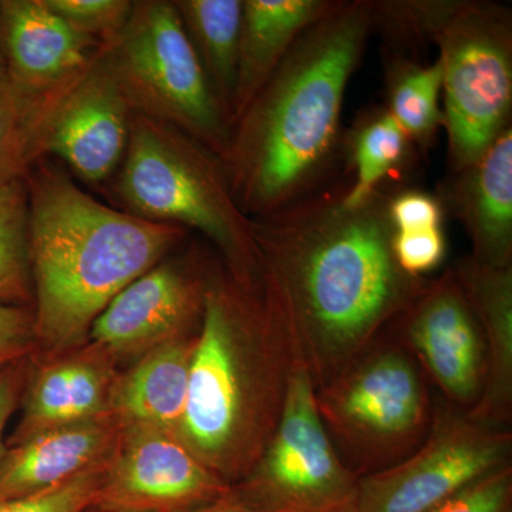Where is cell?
<instances>
[{
    "label": "cell",
    "mask_w": 512,
    "mask_h": 512,
    "mask_svg": "<svg viewBox=\"0 0 512 512\" xmlns=\"http://www.w3.org/2000/svg\"><path fill=\"white\" fill-rule=\"evenodd\" d=\"M389 201L377 190L352 205L342 191L252 221L259 299L315 390L392 328L427 284L394 258Z\"/></svg>",
    "instance_id": "cell-1"
},
{
    "label": "cell",
    "mask_w": 512,
    "mask_h": 512,
    "mask_svg": "<svg viewBox=\"0 0 512 512\" xmlns=\"http://www.w3.org/2000/svg\"><path fill=\"white\" fill-rule=\"evenodd\" d=\"M373 29L372 2H333L235 121L222 157L242 214L262 218L282 210L323 174L338 144L350 77Z\"/></svg>",
    "instance_id": "cell-2"
},
{
    "label": "cell",
    "mask_w": 512,
    "mask_h": 512,
    "mask_svg": "<svg viewBox=\"0 0 512 512\" xmlns=\"http://www.w3.org/2000/svg\"><path fill=\"white\" fill-rule=\"evenodd\" d=\"M23 181L37 342L50 349L74 348L106 306L173 247L183 229L113 210L46 164Z\"/></svg>",
    "instance_id": "cell-3"
},
{
    "label": "cell",
    "mask_w": 512,
    "mask_h": 512,
    "mask_svg": "<svg viewBox=\"0 0 512 512\" xmlns=\"http://www.w3.org/2000/svg\"><path fill=\"white\" fill-rule=\"evenodd\" d=\"M293 366L252 291L208 286L178 436L229 484L244 477L281 420Z\"/></svg>",
    "instance_id": "cell-4"
},
{
    "label": "cell",
    "mask_w": 512,
    "mask_h": 512,
    "mask_svg": "<svg viewBox=\"0 0 512 512\" xmlns=\"http://www.w3.org/2000/svg\"><path fill=\"white\" fill-rule=\"evenodd\" d=\"M146 114L130 120L119 194L144 220L201 231L227 256L235 284L252 291L258 259L252 221L232 198L227 175L207 148Z\"/></svg>",
    "instance_id": "cell-5"
},
{
    "label": "cell",
    "mask_w": 512,
    "mask_h": 512,
    "mask_svg": "<svg viewBox=\"0 0 512 512\" xmlns=\"http://www.w3.org/2000/svg\"><path fill=\"white\" fill-rule=\"evenodd\" d=\"M315 402L330 441L359 477L409 457L433 421L429 380L392 329L315 390Z\"/></svg>",
    "instance_id": "cell-6"
},
{
    "label": "cell",
    "mask_w": 512,
    "mask_h": 512,
    "mask_svg": "<svg viewBox=\"0 0 512 512\" xmlns=\"http://www.w3.org/2000/svg\"><path fill=\"white\" fill-rule=\"evenodd\" d=\"M431 42L443 67L441 96L454 173L484 156L511 126L512 19L494 3L448 2Z\"/></svg>",
    "instance_id": "cell-7"
},
{
    "label": "cell",
    "mask_w": 512,
    "mask_h": 512,
    "mask_svg": "<svg viewBox=\"0 0 512 512\" xmlns=\"http://www.w3.org/2000/svg\"><path fill=\"white\" fill-rule=\"evenodd\" d=\"M131 106L224 154L231 130L175 3H134L126 28L106 47Z\"/></svg>",
    "instance_id": "cell-8"
},
{
    "label": "cell",
    "mask_w": 512,
    "mask_h": 512,
    "mask_svg": "<svg viewBox=\"0 0 512 512\" xmlns=\"http://www.w3.org/2000/svg\"><path fill=\"white\" fill-rule=\"evenodd\" d=\"M360 477L340 458L295 362L278 426L235 493L258 512H355Z\"/></svg>",
    "instance_id": "cell-9"
},
{
    "label": "cell",
    "mask_w": 512,
    "mask_h": 512,
    "mask_svg": "<svg viewBox=\"0 0 512 512\" xmlns=\"http://www.w3.org/2000/svg\"><path fill=\"white\" fill-rule=\"evenodd\" d=\"M511 427L434 397L423 443L396 466L360 477L355 512H426L511 464Z\"/></svg>",
    "instance_id": "cell-10"
},
{
    "label": "cell",
    "mask_w": 512,
    "mask_h": 512,
    "mask_svg": "<svg viewBox=\"0 0 512 512\" xmlns=\"http://www.w3.org/2000/svg\"><path fill=\"white\" fill-rule=\"evenodd\" d=\"M390 329L436 387L437 396L466 412L477 406L487 377V350L453 268L427 281Z\"/></svg>",
    "instance_id": "cell-11"
},
{
    "label": "cell",
    "mask_w": 512,
    "mask_h": 512,
    "mask_svg": "<svg viewBox=\"0 0 512 512\" xmlns=\"http://www.w3.org/2000/svg\"><path fill=\"white\" fill-rule=\"evenodd\" d=\"M218 476L168 431L121 430L96 508L128 512H185L231 493Z\"/></svg>",
    "instance_id": "cell-12"
},
{
    "label": "cell",
    "mask_w": 512,
    "mask_h": 512,
    "mask_svg": "<svg viewBox=\"0 0 512 512\" xmlns=\"http://www.w3.org/2000/svg\"><path fill=\"white\" fill-rule=\"evenodd\" d=\"M131 103L109 59H97L64 94L45 140L89 183L106 180L120 163L130 134Z\"/></svg>",
    "instance_id": "cell-13"
},
{
    "label": "cell",
    "mask_w": 512,
    "mask_h": 512,
    "mask_svg": "<svg viewBox=\"0 0 512 512\" xmlns=\"http://www.w3.org/2000/svg\"><path fill=\"white\" fill-rule=\"evenodd\" d=\"M205 289L171 265L131 282L94 320L89 338L111 357L137 355L188 335L201 318Z\"/></svg>",
    "instance_id": "cell-14"
},
{
    "label": "cell",
    "mask_w": 512,
    "mask_h": 512,
    "mask_svg": "<svg viewBox=\"0 0 512 512\" xmlns=\"http://www.w3.org/2000/svg\"><path fill=\"white\" fill-rule=\"evenodd\" d=\"M0 30L6 73L29 93L67 89L97 60L99 42L60 18L45 0H2Z\"/></svg>",
    "instance_id": "cell-15"
},
{
    "label": "cell",
    "mask_w": 512,
    "mask_h": 512,
    "mask_svg": "<svg viewBox=\"0 0 512 512\" xmlns=\"http://www.w3.org/2000/svg\"><path fill=\"white\" fill-rule=\"evenodd\" d=\"M111 360L109 353L90 345L40 366L28 377L19 423L6 447L43 431L110 414L111 387L117 376Z\"/></svg>",
    "instance_id": "cell-16"
},
{
    "label": "cell",
    "mask_w": 512,
    "mask_h": 512,
    "mask_svg": "<svg viewBox=\"0 0 512 512\" xmlns=\"http://www.w3.org/2000/svg\"><path fill=\"white\" fill-rule=\"evenodd\" d=\"M120 436L119 424L107 414L6 447L0 458V500L39 493L79 476L110 458Z\"/></svg>",
    "instance_id": "cell-17"
},
{
    "label": "cell",
    "mask_w": 512,
    "mask_h": 512,
    "mask_svg": "<svg viewBox=\"0 0 512 512\" xmlns=\"http://www.w3.org/2000/svg\"><path fill=\"white\" fill-rule=\"evenodd\" d=\"M483 330L487 377L478 419L511 427L512 420V266L478 264L470 255L451 266Z\"/></svg>",
    "instance_id": "cell-18"
},
{
    "label": "cell",
    "mask_w": 512,
    "mask_h": 512,
    "mask_svg": "<svg viewBox=\"0 0 512 512\" xmlns=\"http://www.w3.org/2000/svg\"><path fill=\"white\" fill-rule=\"evenodd\" d=\"M451 187L478 264L512 266V128L507 127Z\"/></svg>",
    "instance_id": "cell-19"
},
{
    "label": "cell",
    "mask_w": 512,
    "mask_h": 512,
    "mask_svg": "<svg viewBox=\"0 0 512 512\" xmlns=\"http://www.w3.org/2000/svg\"><path fill=\"white\" fill-rule=\"evenodd\" d=\"M197 335H184L148 350L111 387L109 413L121 430L178 434L187 399L188 373Z\"/></svg>",
    "instance_id": "cell-20"
},
{
    "label": "cell",
    "mask_w": 512,
    "mask_h": 512,
    "mask_svg": "<svg viewBox=\"0 0 512 512\" xmlns=\"http://www.w3.org/2000/svg\"><path fill=\"white\" fill-rule=\"evenodd\" d=\"M232 123L247 110L293 43L333 0H244Z\"/></svg>",
    "instance_id": "cell-21"
},
{
    "label": "cell",
    "mask_w": 512,
    "mask_h": 512,
    "mask_svg": "<svg viewBox=\"0 0 512 512\" xmlns=\"http://www.w3.org/2000/svg\"><path fill=\"white\" fill-rule=\"evenodd\" d=\"M174 3L212 92L231 124L244 3L241 0H180Z\"/></svg>",
    "instance_id": "cell-22"
},
{
    "label": "cell",
    "mask_w": 512,
    "mask_h": 512,
    "mask_svg": "<svg viewBox=\"0 0 512 512\" xmlns=\"http://www.w3.org/2000/svg\"><path fill=\"white\" fill-rule=\"evenodd\" d=\"M72 86L33 94L20 89L0 70V190L25 177L30 165L45 153L50 120Z\"/></svg>",
    "instance_id": "cell-23"
},
{
    "label": "cell",
    "mask_w": 512,
    "mask_h": 512,
    "mask_svg": "<svg viewBox=\"0 0 512 512\" xmlns=\"http://www.w3.org/2000/svg\"><path fill=\"white\" fill-rule=\"evenodd\" d=\"M35 302L29 249V202L23 178L0 190V306Z\"/></svg>",
    "instance_id": "cell-24"
},
{
    "label": "cell",
    "mask_w": 512,
    "mask_h": 512,
    "mask_svg": "<svg viewBox=\"0 0 512 512\" xmlns=\"http://www.w3.org/2000/svg\"><path fill=\"white\" fill-rule=\"evenodd\" d=\"M443 67L439 57L429 66L410 62L392 64L389 113L412 143L427 148L443 124L439 100Z\"/></svg>",
    "instance_id": "cell-25"
},
{
    "label": "cell",
    "mask_w": 512,
    "mask_h": 512,
    "mask_svg": "<svg viewBox=\"0 0 512 512\" xmlns=\"http://www.w3.org/2000/svg\"><path fill=\"white\" fill-rule=\"evenodd\" d=\"M412 146L406 131L387 110L370 116L353 138L355 180L345 191L348 204L356 205L379 190V184L406 160Z\"/></svg>",
    "instance_id": "cell-26"
},
{
    "label": "cell",
    "mask_w": 512,
    "mask_h": 512,
    "mask_svg": "<svg viewBox=\"0 0 512 512\" xmlns=\"http://www.w3.org/2000/svg\"><path fill=\"white\" fill-rule=\"evenodd\" d=\"M111 457V456H110ZM110 458L79 476L39 493L2 498L0 512H87L96 507L97 498Z\"/></svg>",
    "instance_id": "cell-27"
},
{
    "label": "cell",
    "mask_w": 512,
    "mask_h": 512,
    "mask_svg": "<svg viewBox=\"0 0 512 512\" xmlns=\"http://www.w3.org/2000/svg\"><path fill=\"white\" fill-rule=\"evenodd\" d=\"M53 12L92 39L110 46L123 29L133 9L127 0H45Z\"/></svg>",
    "instance_id": "cell-28"
},
{
    "label": "cell",
    "mask_w": 512,
    "mask_h": 512,
    "mask_svg": "<svg viewBox=\"0 0 512 512\" xmlns=\"http://www.w3.org/2000/svg\"><path fill=\"white\" fill-rule=\"evenodd\" d=\"M512 464L488 474L426 512H512Z\"/></svg>",
    "instance_id": "cell-29"
},
{
    "label": "cell",
    "mask_w": 512,
    "mask_h": 512,
    "mask_svg": "<svg viewBox=\"0 0 512 512\" xmlns=\"http://www.w3.org/2000/svg\"><path fill=\"white\" fill-rule=\"evenodd\" d=\"M393 254L406 274L424 278L443 261L446 239L441 228L423 231L396 232L393 235Z\"/></svg>",
    "instance_id": "cell-30"
},
{
    "label": "cell",
    "mask_w": 512,
    "mask_h": 512,
    "mask_svg": "<svg viewBox=\"0 0 512 512\" xmlns=\"http://www.w3.org/2000/svg\"><path fill=\"white\" fill-rule=\"evenodd\" d=\"M39 345L35 312L22 306H0V372L26 359Z\"/></svg>",
    "instance_id": "cell-31"
},
{
    "label": "cell",
    "mask_w": 512,
    "mask_h": 512,
    "mask_svg": "<svg viewBox=\"0 0 512 512\" xmlns=\"http://www.w3.org/2000/svg\"><path fill=\"white\" fill-rule=\"evenodd\" d=\"M389 218L396 232L441 228L443 208L429 194L407 191L390 198Z\"/></svg>",
    "instance_id": "cell-32"
},
{
    "label": "cell",
    "mask_w": 512,
    "mask_h": 512,
    "mask_svg": "<svg viewBox=\"0 0 512 512\" xmlns=\"http://www.w3.org/2000/svg\"><path fill=\"white\" fill-rule=\"evenodd\" d=\"M26 362L8 367L0 372V458L6 450L5 430L10 417L22 400L28 382Z\"/></svg>",
    "instance_id": "cell-33"
},
{
    "label": "cell",
    "mask_w": 512,
    "mask_h": 512,
    "mask_svg": "<svg viewBox=\"0 0 512 512\" xmlns=\"http://www.w3.org/2000/svg\"><path fill=\"white\" fill-rule=\"evenodd\" d=\"M185 512H258L255 508L239 497L232 488L231 493L218 498V500L211 501V503L201 505V507L194 508V510Z\"/></svg>",
    "instance_id": "cell-34"
},
{
    "label": "cell",
    "mask_w": 512,
    "mask_h": 512,
    "mask_svg": "<svg viewBox=\"0 0 512 512\" xmlns=\"http://www.w3.org/2000/svg\"><path fill=\"white\" fill-rule=\"evenodd\" d=\"M0 70H5V55H3L2 30H0Z\"/></svg>",
    "instance_id": "cell-35"
},
{
    "label": "cell",
    "mask_w": 512,
    "mask_h": 512,
    "mask_svg": "<svg viewBox=\"0 0 512 512\" xmlns=\"http://www.w3.org/2000/svg\"><path fill=\"white\" fill-rule=\"evenodd\" d=\"M87 512H128V511H110V510H101V508H92V510Z\"/></svg>",
    "instance_id": "cell-36"
}]
</instances>
